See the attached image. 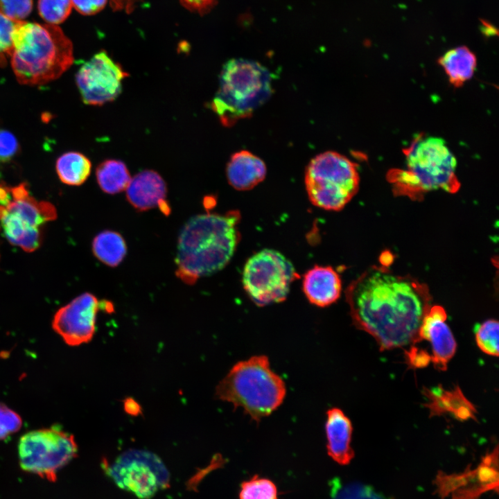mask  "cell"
Returning <instances> with one entry per match:
<instances>
[{"label": "cell", "mask_w": 499, "mask_h": 499, "mask_svg": "<svg viewBox=\"0 0 499 499\" xmlns=\"http://www.w3.org/2000/svg\"><path fill=\"white\" fill-rule=\"evenodd\" d=\"M425 394L430 401L428 407L430 410L431 415L450 412L460 420L474 418L475 409L459 387L450 392L445 391L442 388L426 389Z\"/></svg>", "instance_id": "20"}, {"label": "cell", "mask_w": 499, "mask_h": 499, "mask_svg": "<svg viewBox=\"0 0 499 499\" xmlns=\"http://www.w3.org/2000/svg\"><path fill=\"white\" fill-rule=\"evenodd\" d=\"M108 473L119 487L143 499L165 488L169 480L161 459L143 450L124 452L110 466Z\"/></svg>", "instance_id": "10"}, {"label": "cell", "mask_w": 499, "mask_h": 499, "mask_svg": "<svg viewBox=\"0 0 499 499\" xmlns=\"http://www.w3.org/2000/svg\"><path fill=\"white\" fill-rule=\"evenodd\" d=\"M331 499H381L371 489L358 484H342L338 480L331 486Z\"/></svg>", "instance_id": "29"}, {"label": "cell", "mask_w": 499, "mask_h": 499, "mask_svg": "<svg viewBox=\"0 0 499 499\" xmlns=\"http://www.w3.org/2000/svg\"><path fill=\"white\" fill-rule=\"evenodd\" d=\"M100 304L92 294H82L58 310L53 320V328L69 345L87 343L95 333L96 319Z\"/></svg>", "instance_id": "12"}, {"label": "cell", "mask_w": 499, "mask_h": 499, "mask_svg": "<svg viewBox=\"0 0 499 499\" xmlns=\"http://www.w3.org/2000/svg\"><path fill=\"white\" fill-rule=\"evenodd\" d=\"M98 184L107 194H116L126 189L131 177L126 165L117 159H107L96 170Z\"/></svg>", "instance_id": "25"}, {"label": "cell", "mask_w": 499, "mask_h": 499, "mask_svg": "<svg viewBox=\"0 0 499 499\" xmlns=\"http://www.w3.org/2000/svg\"><path fill=\"white\" fill-rule=\"evenodd\" d=\"M55 168L62 182L71 186H79L89 176L91 164L83 154L71 151L58 157Z\"/></svg>", "instance_id": "23"}, {"label": "cell", "mask_w": 499, "mask_h": 499, "mask_svg": "<svg viewBox=\"0 0 499 499\" xmlns=\"http://www.w3.org/2000/svg\"><path fill=\"white\" fill-rule=\"evenodd\" d=\"M481 24V30L484 35H487V37L498 35V32L497 29L493 27L492 24L484 20H482Z\"/></svg>", "instance_id": "39"}, {"label": "cell", "mask_w": 499, "mask_h": 499, "mask_svg": "<svg viewBox=\"0 0 499 499\" xmlns=\"http://www.w3.org/2000/svg\"><path fill=\"white\" fill-rule=\"evenodd\" d=\"M272 76L256 61L234 58L222 67L211 109L225 127L250 116L272 93Z\"/></svg>", "instance_id": "6"}, {"label": "cell", "mask_w": 499, "mask_h": 499, "mask_svg": "<svg viewBox=\"0 0 499 499\" xmlns=\"http://www.w3.org/2000/svg\"><path fill=\"white\" fill-rule=\"evenodd\" d=\"M499 325L496 319H488L475 329L477 345L484 353L498 356L499 353Z\"/></svg>", "instance_id": "26"}, {"label": "cell", "mask_w": 499, "mask_h": 499, "mask_svg": "<svg viewBox=\"0 0 499 499\" xmlns=\"http://www.w3.org/2000/svg\"><path fill=\"white\" fill-rule=\"evenodd\" d=\"M302 289L310 304L326 307L339 299L342 282L338 273L332 267L315 265L305 273Z\"/></svg>", "instance_id": "16"}, {"label": "cell", "mask_w": 499, "mask_h": 499, "mask_svg": "<svg viewBox=\"0 0 499 499\" xmlns=\"http://www.w3.org/2000/svg\"><path fill=\"white\" fill-rule=\"evenodd\" d=\"M19 149L16 137L7 130L0 129V166L10 161Z\"/></svg>", "instance_id": "32"}, {"label": "cell", "mask_w": 499, "mask_h": 499, "mask_svg": "<svg viewBox=\"0 0 499 499\" xmlns=\"http://www.w3.org/2000/svg\"><path fill=\"white\" fill-rule=\"evenodd\" d=\"M11 65L22 85H42L60 78L73 62L71 41L56 25L16 21Z\"/></svg>", "instance_id": "3"}, {"label": "cell", "mask_w": 499, "mask_h": 499, "mask_svg": "<svg viewBox=\"0 0 499 499\" xmlns=\"http://www.w3.org/2000/svg\"><path fill=\"white\" fill-rule=\"evenodd\" d=\"M10 188L0 184V205L6 207L11 200Z\"/></svg>", "instance_id": "38"}, {"label": "cell", "mask_w": 499, "mask_h": 499, "mask_svg": "<svg viewBox=\"0 0 499 499\" xmlns=\"http://www.w3.org/2000/svg\"><path fill=\"white\" fill-rule=\"evenodd\" d=\"M166 184L156 171L145 170L134 176L126 188L130 204L140 211L159 207L165 214L170 208L166 202Z\"/></svg>", "instance_id": "15"}, {"label": "cell", "mask_w": 499, "mask_h": 499, "mask_svg": "<svg viewBox=\"0 0 499 499\" xmlns=\"http://www.w3.org/2000/svg\"><path fill=\"white\" fill-rule=\"evenodd\" d=\"M16 21H14L0 13V53L11 55L13 46L12 33Z\"/></svg>", "instance_id": "33"}, {"label": "cell", "mask_w": 499, "mask_h": 499, "mask_svg": "<svg viewBox=\"0 0 499 499\" xmlns=\"http://www.w3.org/2000/svg\"><path fill=\"white\" fill-rule=\"evenodd\" d=\"M239 497L240 499H278L274 484L257 476L242 484Z\"/></svg>", "instance_id": "28"}, {"label": "cell", "mask_w": 499, "mask_h": 499, "mask_svg": "<svg viewBox=\"0 0 499 499\" xmlns=\"http://www.w3.org/2000/svg\"><path fill=\"white\" fill-rule=\"evenodd\" d=\"M403 151L406 168H393L387 175L394 195L420 200L430 191L459 189L457 160L443 139L419 134Z\"/></svg>", "instance_id": "4"}, {"label": "cell", "mask_w": 499, "mask_h": 499, "mask_svg": "<svg viewBox=\"0 0 499 499\" xmlns=\"http://www.w3.org/2000/svg\"><path fill=\"white\" fill-rule=\"evenodd\" d=\"M71 0H38L40 16L48 24L56 25L64 22L71 12Z\"/></svg>", "instance_id": "27"}, {"label": "cell", "mask_w": 499, "mask_h": 499, "mask_svg": "<svg viewBox=\"0 0 499 499\" xmlns=\"http://www.w3.org/2000/svg\"><path fill=\"white\" fill-rule=\"evenodd\" d=\"M77 453L73 436L58 427L30 431L20 438L18 444L21 469L52 482Z\"/></svg>", "instance_id": "8"}, {"label": "cell", "mask_w": 499, "mask_h": 499, "mask_svg": "<svg viewBox=\"0 0 499 499\" xmlns=\"http://www.w3.org/2000/svg\"><path fill=\"white\" fill-rule=\"evenodd\" d=\"M266 173L264 161L247 150L233 154L226 168L229 184L238 191L253 189L265 179Z\"/></svg>", "instance_id": "18"}, {"label": "cell", "mask_w": 499, "mask_h": 499, "mask_svg": "<svg viewBox=\"0 0 499 499\" xmlns=\"http://www.w3.org/2000/svg\"><path fill=\"white\" fill-rule=\"evenodd\" d=\"M21 422V417L15 411L0 403V440L18 431Z\"/></svg>", "instance_id": "31"}, {"label": "cell", "mask_w": 499, "mask_h": 499, "mask_svg": "<svg viewBox=\"0 0 499 499\" xmlns=\"http://www.w3.org/2000/svg\"><path fill=\"white\" fill-rule=\"evenodd\" d=\"M125 409L128 413L131 414H137L139 412L138 403L132 399L126 400Z\"/></svg>", "instance_id": "40"}, {"label": "cell", "mask_w": 499, "mask_h": 499, "mask_svg": "<svg viewBox=\"0 0 499 499\" xmlns=\"http://www.w3.org/2000/svg\"><path fill=\"white\" fill-rule=\"evenodd\" d=\"M449 82L456 88L470 80L475 71L477 58L466 46H461L447 51L438 59Z\"/></svg>", "instance_id": "19"}, {"label": "cell", "mask_w": 499, "mask_h": 499, "mask_svg": "<svg viewBox=\"0 0 499 499\" xmlns=\"http://www.w3.org/2000/svg\"><path fill=\"white\" fill-rule=\"evenodd\" d=\"M33 9V0H0V13L14 21H22Z\"/></svg>", "instance_id": "30"}, {"label": "cell", "mask_w": 499, "mask_h": 499, "mask_svg": "<svg viewBox=\"0 0 499 499\" xmlns=\"http://www.w3.org/2000/svg\"><path fill=\"white\" fill-rule=\"evenodd\" d=\"M447 315L444 308L439 305L431 306L424 316L418 332V338L414 344L427 340L432 345L431 361L435 367L441 371L447 369L448 361L456 351V342L446 324Z\"/></svg>", "instance_id": "14"}, {"label": "cell", "mask_w": 499, "mask_h": 499, "mask_svg": "<svg viewBox=\"0 0 499 499\" xmlns=\"http://www.w3.org/2000/svg\"><path fill=\"white\" fill-rule=\"evenodd\" d=\"M8 211L15 214L24 222L33 227L40 226L55 219L54 207L47 202H37L29 195L19 200H13L6 207Z\"/></svg>", "instance_id": "22"}, {"label": "cell", "mask_w": 499, "mask_h": 499, "mask_svg": "<svg viewBox=\"0 0 499 499\" xmlns=\"http://www.w3.org/2000/svg\"><path fill=\"white\" fill-rule=\"evenodd\" d=\"M286 394L284 381L271 369L265 356L236 363L216 389L218 399L243 409L256 422L276 410Z\"/></svg>", "instance_id": "5"}, {"label": "cell", "mask_w": 499, "mask_h": 499, "mask_svg": "<svg viewBox=\"0 0 499 499\" xmlns=\"http://www.w3.org/2000/svg\"><path fill=\"white\" fill-rule=\"evenodd\" d=\"M359 184L356 164L335 151L316 155L306 168L308 198L313 205L324 210L342 209L357 193Z\"/></svg>", "instance_id": "7"}, {"label": "cell", "mask_w": 499, "mask_h": 499, "mask_svg": "<svg viewBox=\"0 0 499 499\" xmlns=\"http://www.w3.org/2000/svg\"><path fill=\"white\" fill-rule=\"evenodd\" d=\"M140 0H110V4L113 9L116 10H125L130 12L133 10L137 3Z\"/></svg>", "instance_id": "37"}, {"label": "cell", "mask_w": 499, "mask_h": 499, "mask_svg": "<svg viewBox=\"0 0 499 499\" xmlns=\"http://www.w3.org/2000/svg\"><path fill=\"white\" fill-rule=\"evenodd\" d=\"M298 274L290 261L271 249L261 250L249 258L243 272V288L259 306L285 300Z\"/></svg>", "instance_id": "9"}, {"label": "cell", "mask_w": 499, "mask_h": 499, "mask_svg": "<svg viewBox=\"0 0 499 499\" xmlns=\"http://www.w3.org/2000/svg\"><path fill=\"white\" fill-rule=\"evenodd\" d=\"M498 450L486 455L478 467L473 471L454 476L437 478L440 493L443 496L454 492L455 499H478L484 491L498 487Z\"/></svg>", "instance_id": "13"}, {"label": "cell", "mask_w": 499, "mask_h": 499, "mask_svg": "<svg viewBox=\"0 0 499 499\" xmlns=\"http://www.w3.org/2000/svg\"><path fill=\"white\" fill-rule=\"evenodd\" d=\"M355 326L370 334L381 351L414 344L431 305L428 286L410 275L372 265L345 290Z\"/></svg>", "instance_id": "1"}, {"label": "cell", "mask_w": 499, "mask_h": 499, "mask_svg": "<svg viewBox=\"0 0 499 499\" xmlns=\"http://www.w3.org/2000/svg\"><path fill=\"white\" fill-rule=\"evenodd\" d=\"M217 0H180L182 5L190 11L203 15L209 11Z\"/></svg>", "instance_id": "36"}, {"label": "cell", "mask_w": 499, "mask_h": 499, "mask_svg": "<svg viewBox=\"0 0 499 499\" xmlns=\"http://www.w3.org/2000/svg\"><path fill=\"white\" fill-rule=\"evenodd\" d=\"M128 73L105 51L85 62L76 74V82L83 103L100 106L114 100L121 93Z\"/></svg>", "instance_id": "11"}, {"label": "cell", "mask_w": 499, "mask_h": 499, "mask_svg": "<svg viewBox=\"0 0 499 499\" xmlns=\"http://www.w3.org/2000/svg\"><path fill=\"white\" fill-rule=\"evenodd\" d=\"M92 250L95 256L102 263L110 267H116L125 258L127 246L120 234L112 230H105L94 238Z\"/></svg>", "instance_id": "24"}, {"label": "cell", "mask_w": 499, "mask_h": 499, "mask_svg": "<svg viewBox=\"0 0 499 499\" xmlns=\"http://www.w3.org/2000/svg\"><path fill=\"white\" fill-rule=\"evenodd\" d=\"M406 357L410 366L414 368L424 367L431 361V356L426 351L412 345L409 351H405Z\"/></svg>", "instance_id": "35"}, {"label": "cell", "mask_w": 499, "mask_h": 499, "mask_svg": "<svg viewBox=\"0 0 499 499\" xmlns=\"http://www.w3.org/2000/svg\"><path fill=\"white\" fill-rule=\"evenodd\" d=\"M240 221L238 210L191 218L178 237L175 259L177 277L187 284H193L199 278L225 268L240 239Z\"/></svg>", "instance_id": "2"}, {"label": "cell", "mask_w": 499, "mask_h": 499, "mask_svg": "<svg viewBox=\"0 0 499 499\" xmlns=\"http://www.w3.org/2000/svg\"><path fill=\"white\" fill-rule=\"evenodd\" d=\"M0 221L4 234L10 243L26 252H32L39 247L42 240L39 228L28 225L8 211L6 207Z\"/></svg>", "instance_id": "21"}, {"label": "cell", "mask_w": 499, "mask_h": 499, "mask_svg": "<svg viewBox=\"0 0 499 499\" xmlns=\"http://www.w3.org/2000/svg\"><path fill=\"white\" fill-rule=\"evenodd\" d=\"M325 431L329 455L340 464H348L353 457L351 447L353 431L350 419L338 408L326 412Z\"/></svg>", "instance_id": "17"}, {"label": "cell", "mask_w": 499, "mask_h": 499, "mask_svg": "<svg viewBox=\"0 0 499 499\" xmlns=\"http://www.w3.org/2000/svg\"><path fill=\"white\" fill-rule=\"evenodd\" d=\"M107 0H71L72 6L83 15H93L101 11Z\"/></svg>", "instance_id": "34"}]
</instances>
